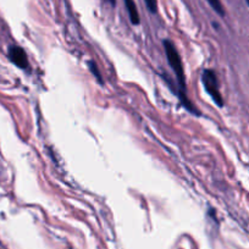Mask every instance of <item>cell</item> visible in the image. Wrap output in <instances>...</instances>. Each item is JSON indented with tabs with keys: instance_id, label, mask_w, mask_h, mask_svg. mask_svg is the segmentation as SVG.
Masks as SVG:
<instances>
[{
	"instance_id": "cell-9",
	"label": "cell",
	"mask_w": 249,
	"mask_h": 249,
	"mask_svg": "<svg viewBox=\"0 0 249 249\" xmlns=\"http://www.w3.org/2000/svg\"><path fill=\"white\" fill-rule=\"evenodd\" d=\"M246 3L248 4V6H249V0H246Z\"/></svg>"
},
{
	"instance_id": "cell-6",
	"label": "cell",
	"mask_w": 249,
	"mask_h": 249,
	"mask_svg": "<svg viewBox=\"0 0 249 249\" xmlns=\"http://www.w3.org/2000/svg\"><path fill=\"white\" fill-rule=\"evenodd\" d=\"M147 9L149 10V13L157 14L158 11V0H144Z\"/></svg>"
},
{
	"instance_id": "cell-2",
	"label": "cell",
	"mask_w": 249,
	"mask_h": 249,
	"mask_svg": "<svg viewBox=\"0 0 249 249\" xmlns=\"http://www.w3.org/2000/svg\"><path fill=\"white\" fill-rule=\"evenodd\" d=\"M202 83L204 86V89L213 102L217 105L219 107H224V98H222L221 92L219 88V81H217V76L215 71L213 70H204L202 73Z\"/></svg>"
},
{
	"instance_id": "cell-1",
	"label": "cell",
	"mask_w": 249,
	"mask_h": 249,
	"mask_svg": "<svg viewBox=\"0 0 249 249\" xmlns=\"http://www.w3.org/2000/svg\"><path fill=\"white\" fill-rule=\"evenodd\" d=\"M162 45H164L165 55H166L167 62L169 65L171 66L172 71L175 73V77H176L177 82H178V97L181 99L182 104L186 107L187 110L192 114H195L196 116H199L200 112L199 110L196 109L195 104L191 102L188 98H187V87H186V77H184V70H183V64H182L181 56H179L178 52H177L176 47H175L174 43L171 40H164L162 42Z\"/></svg>"
},
{
	"instance_id": "cell-7",
	"label": "cell",
	"mask_w": 249,
	"mask_h": 249,
	"mask_svg": "<svg viewBox=\"0 0 249 249\" xmlns=\"http://www.w3.org/2000/svg\"><path fill=\"white\" fill-rule=\"evenodd\" d=\"M88 65H89V70L92 71L93 75H94V77H97V80L99 81L100 83H102V77H100V72H99V71H98L97 65H95L94 62H92V61L88 62Z\"/></svg>"
},
{
	"instance_id": "cell-5",
	"label": "cell",
	"mask_w": 249,
	"mask_h": 249,
	"mask_svg": "<svg viewBox=\"0 0 249 249\" xmlns=\"http://www.w3.org/2000/svg\"><path fill=\"white\" fill-rule=\"evenodd\" d=\"M207 1L209 3V5L212 6L213 10H214L217 15L225 16V9L220 0H207Z\"/></svg>"
},
{
	"instance_id": "cell-3",
	"label": "cell",
	"mask_w": 249,
	"mask_h": 249,
	"mask_svg": "<svg viewBox=\"0 0 249 249\" xmlns=\"http://www.w3.org/2000/svg\"><path fill=\"white\" fill-rule=\"evenodd\" d=\"M8 55L9 59L11 60V62L15 64L18 68L26 70V69H28V66H30L27 54H26V52L21 47H16V45L15 47H10L9 48Z\"/></svg>"
},
{
	"instance_id": "cell-4",
	"label": "cell",
	"mask_w": 249,
	"mask_h": 249,
	"mask_svg": "<svg viewBox=\"0 0 249 249\" xmlns=\"http://www.w3.org/2000/svg\"><path fill=\"white\" fill-rule=\"evenodd\" d=\"M124 6H126V10H127L128 16H130V20L132 25H140V13H138L137 5H136L135 0H124Z\"/></svg>"
},
{
	"instance_id": "cell-8",
	"label": "cell",
	"mask_w": 249,
	"mask_h": 249,
	"mask_svg": "<svg viewBox=\"0 0 249 249\" xmlns=\"http://www.w3.org/2000/svg\"><path fill=\"white\" fill-rule=\"evenodd\" d=\"M104 1H105V3L110 4V5H111V6L116 5V0H104Z\"/></svg>"
}]
</instances>
